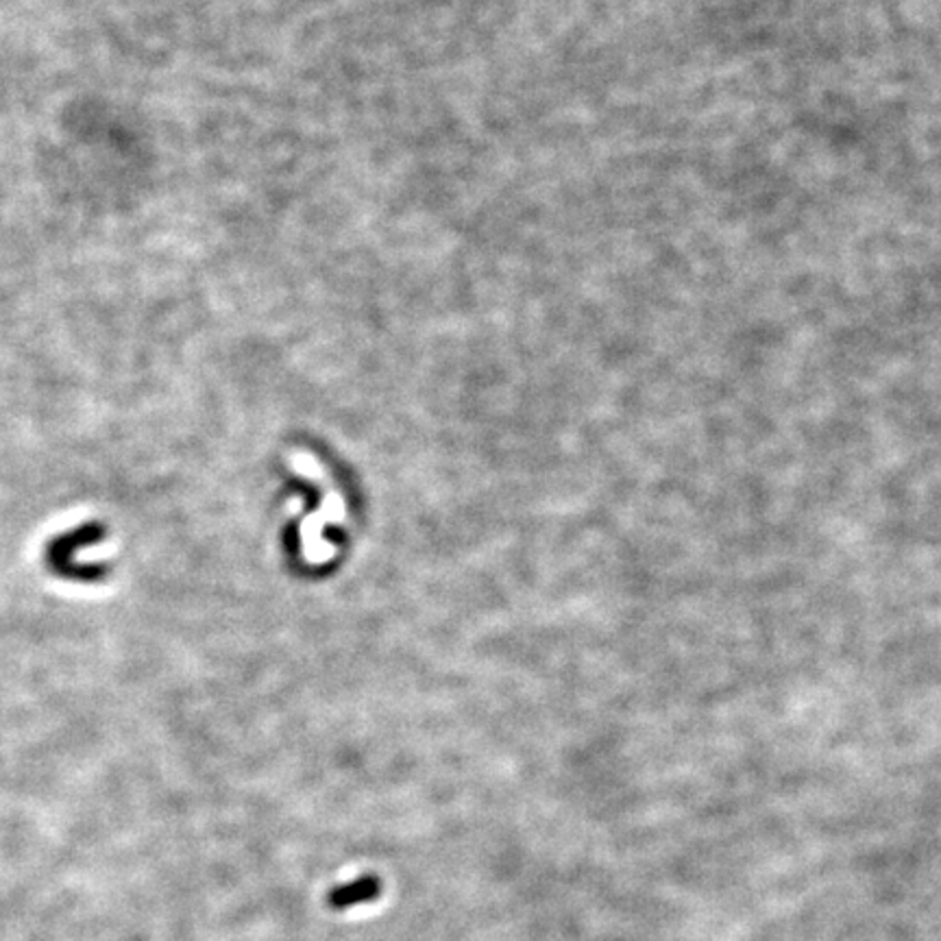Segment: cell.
Listing matches in <instances>:
<instances>
[{
  "instance_id": "cell-1",
  "label": "cell",
  "mask_w": 941,
  "mask_h": 941,
  "mask_svg": "<svg viewBox=\"0 0 941 941\" xmlns=\"http://www.w3.org/2000/svg\"><path fill=\"white\" fill-rule=\"evenodd\" d=\"M382 893H384L382 879L377 874H365V876H358L351 883H343V885L329 889L325 902L334 911H347V909H354L358 904H368V902L379 900Z\"/></svg>"
}]
</instances>
